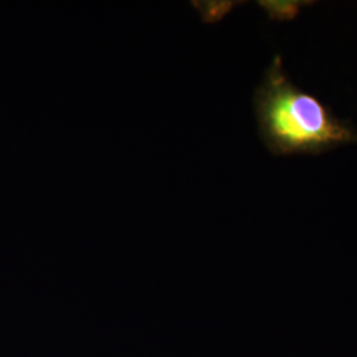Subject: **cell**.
<instances>
[{
    "label": "cell",
    "instance_id": "6da1fadb",
    "mask_svg": "<svg viewBox=\"0 0 357 357\" xmlns=\"http://www.w3.org/2000/svg\"><path fill=\"white\" fill-rule=\"evenodd\" d=\"M253 105L261 139L273 155H320L357 144V128L337 118L318 97L298 88L280 54L255 88Z\"/></svg>",
    "mask_w": 357,
    "mask_h": 357
},
{
    "label": "cell",
    "instance_id": "7a4b0ae2",
    "mask_svg": "<svg viewBox=\"0 0 357 357\" xmlns=\"http://www.w3.org/2000/svg\"><path fill=\"white\" fill-rule=\"evenodd\" d=\"M258 4L266 13L270 20L290 22V20H294L305 7L314 4V1H306V0H262Z\"/></svg>",
    "mask_w": 357,
    "mask_h": 357
},
{
    "label": "cell",
    "instance_id": "3957f363",
    "mask_svg": "<svg viewBox=\"0 0 357 357\" xmlns=\"http://www.w3.org/2000/svg\"><path fill=\"white\" fill-rule=\"evenodd\" d=\"M193 4L205 23L213 24L222 20L240 3L238 1H195Z\"/></svg>",
    "mask_w": 357,
    "mask_h": 357
}]
</instances>
